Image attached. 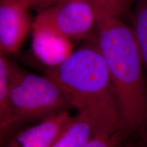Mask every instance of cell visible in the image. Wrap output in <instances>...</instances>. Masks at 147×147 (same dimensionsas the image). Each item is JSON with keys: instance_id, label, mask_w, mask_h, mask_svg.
Masks as SVG:
<instances>
[{"instance_id": "8fae6325", "label": "cell", "mask_w": 147, "mask_h": 147, "mask_svg": "<svg viewBox=\"0 0 147 147\" xmlns=\"http://www.w3.org/2000/svg\"><path fill=\"white\" fill-rule=\"evenodd\" d=\"M94 8L98 17L120 16L127 12L134 0H87Z\"/></svg>"}, {"instance_id": "3957f363", "label": "cell", "mask_w": 147, "mask_h": 147, "mask_svg": "<svg viewBox=\"0 0 147 147\" xmlns=\"http://www.w3.org/2000/svg\"><path fill=\"white\" fill-rule=\"evenodd\" d=\"M8 75L15 125L41 121L73 108L59 87L45 75L29 73L9 59Z\"/></svg>"}, {"instance_id": "7c38bea8", "label": "cell", "mask_w": 147, "mask_h": 147, "mask_svg": "<svg viewBox=\"0 0 147 147\" xmlns=\"http://www.w3.org/2000/svg\"><path fill=\"white\" fill-rule=\"evenodd\" d=\"M126 132L120 130L109 136H93L81 147H113L123 142Z\"/></svg>"}, {"instance_id": "6da1fadb", "label": "cell", "mask_w": 147, "mask_h": 147, "mask_svg": "<svg viewBox=\"0 0 147 147\" xmlns=\"http://www.w3.org/2000/svg\"><path fill=\"white\" fill-rule=\"evenodd\" d=\"M45 76L91 123L95 136H109L122 130L109 71L96 40H90L60 63L48 67Z\"/></svg>"}, {"instance_id": "52a82bcc", "label": "cell", "mask_w": 147, "mask_h": 147, "mask_svg": "<svg viewBox=\"0 0 147 147\" xmlns=\"http://www.w3.org/2000/svg\"><path fill=\"white\" fill-rule=\"evenodd\" d=\"M68 111H63L25 129L12 138L5 147H49L55 137L70 119Z\"/></svg>"}, {"instance_id": "ba28073f", "label": "cell", "mask_w": 147, "mask_h": 147, "mask_svg": "<svg viewBox=\"0 0 147 147\" xmlns=\"http://www.w3.org/2000/svg\"><path fill=\"white\" fill-rule=\"evenodd\" d=\"M93 136L91 123L77 113L64 124L49 147H81Z\"/></svg>"}, {"instance_id": "9c48e42d", "label": "cell", "mask_w": 147, "mask_h": 147, "mask_svg": "<svg viewBox=\"0 0 147 147\" xmlns=\"http://www.w3.org/2000/svg\"><path fill=\"white\" fill-rule=\"evenodd\" d=\"M15 125V117L11 100L8 75V59L0 57V130L1 135Z\"/></svg>"}, {"instance_id": "5bb4252c", "label": "cell", "mask_w": 147, "mask_h": 147, "mask_svg": "<svg viewBox=\"0 0 147 147\" xmlns=\"http://www.w3.org/2000/svg\"><path fill=\"white\" fill-rule=\"evenodd\" d=\"M113 147H125V146H123V145H122V142H121V143H119V144L116 145V146H113Z\"/></svg>"}, {"instance_id": "8992f818", "label": "cell", "mask_w": 147, "mask_h": 147, "mask_svg": "<svg viewBox=\"0 0 147 147\" xmlns=\"http://www.w3.org/2000/svg\"><path fill=\"white\" fill-rule=\"evenodd\" d=\"M32 50L48 67L60 63L73 52V42L53 29L33 27Z\"/></svg>"}, {"instance_id": "5b68a950", "label": "cell", "mask_w": 147, "mask_h": 147, "mask_svg": "<svg viewBox=\"0 0 147 147\" xmlns=\"http://www.w3.org/2000/svg\"><path fill=\"white\" fill-rule=\"evenodd\" d=\"M25 0H0V51L1 55H14L33 29L34 21Z\"/></svg>"}, {"instance_id": "4fadbf2b", "label": "cell", "mask_w": 147, "mask_h": 147, "mask_svg": "<svg viewBox=\"0 0 147 147\" xmlns=\"http://www.w3.org/2000/svg\"><path fill=\"white\" fill-rule=\"evenodd\" d=\"M25 1L28 3L29 8L34 9L38 12L51 5L57 4L63 0H25Z\"/></svg>"}, {"instance_id": "30bf717a", "label": "cell", "mask_w": 147, "mask_h": 147, "mask_svg": "<svg viewBox=\"0 0 147 147\" xmlns=\"http://www.w3.org/2000/svg\"><path fill=\"white\" fill-rule=\"evenodd\" d=\"M133 30L147 74V0H138L134 14Z\"/></svg>"}, {"instance_id": "277c9868", "label": "cell", "mask_w": 147, "mask_h": 147, "mask_svg": "<svg viewBox=\"0 0 147 147\" xmlns=\"http://www.w3.org/2000/svg\"><path fill=\"white\" fill-rule=\"evenodd\" d=\"M98 16L87 0H63L38 12L33 27L53 29L71 41L91 38Z\"/></svg>"}, {"instance_id": "7a4b0ae2", "label": "cell", "mask_w": 147, "mask_h": 147, "mask_svg": "<svg viewBox=\"0 0 147 147\" xmlns=\"http://www.w3.org/2000/svg\"><path fill=\"white\" fill-rule=\"evenodd\" d=\"M97 44L109 71L121 129L127 133L147 124L144 65L133 30L120 17H98Z\"/></svg>"}, {"instance_id": "9a60e30c", "label": "cell", "mask_w": 147, "mask_h": 147, "mask_svg": "<svg viewBox=\"0 0 147 147\" xmlns=\"http://www.w3.org/2000/svg\"><path fill=\"white\" fill-rule=\"evenodd\" d=\"M144 147H147V139H146V145H145Z\"/></svg>"}]
</instances>
